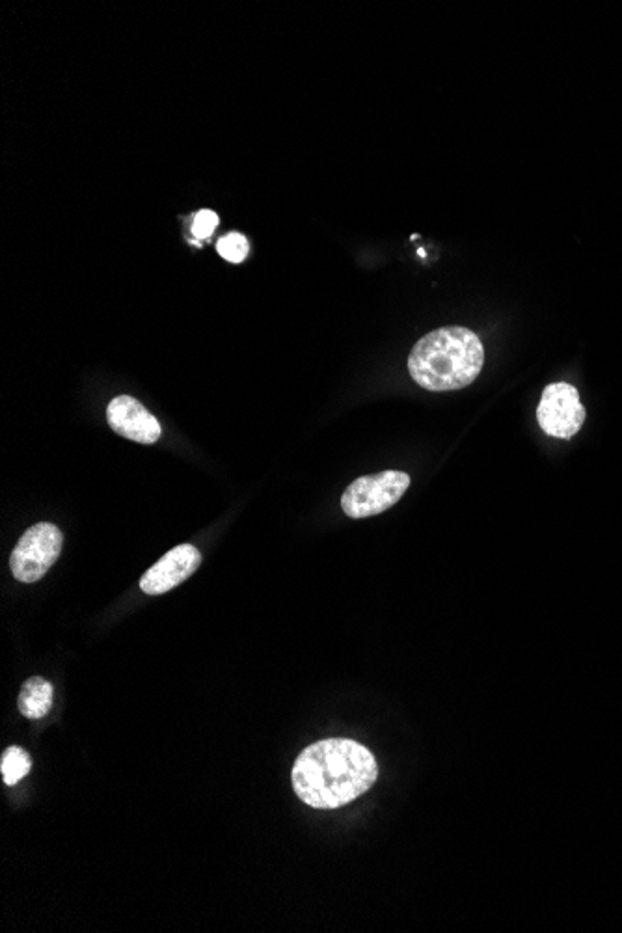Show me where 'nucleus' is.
Instances as JSON below:
<instances>
[{
	"label": "nucleus",
	"instance_id": "f03ea898",
	"mask_svg": "<svg viewBox=\"0 0 622 933\" xmlns=\"http://www.w3.org/2000/svg\"><path fill=\"white\" fill-rule=\"evenodd\" d=\"M485 366V349L472 330L446 326L429 332L408 356V373L429 392H453L470 386Z\"/></svg>",
	"mask_w": 622,
	"mask_h": 933
},
{
	"label": "nucleus",
	"instance_id": "7ed1b4c3",
	"mask_svg": "<svg viewBox=\"0 0 622 933\" xmlns=\"http://www.w3.org/2000/svg\"><path fill=\"white\" fill-rule=\"evenodd\" d=\"M410 475L399 470L364 475L352 481L341 496V509L351 518H367L384 513L405 496Z\"/></svg>",
	"mask_w": 622,
	"mask_h": 933
},
{
	"label": "nucleus",
	"instance_id": "1a4fd4ad",
	"mask_svg": "<svg viewBox=\"0 0 622 933\" xmlns=\"http://www.w3.org/2000/svg\"><path fill=\"white\" fill-rule=\"evenodd\" d=\"M30 768H32V762H30V757H28V753L25 749H21V747H8V749L2 753V758H0V771H2V779H4L6 785H17L23 777H27L28 773H30Z\"/></svg>",
	"mask_w": 622,
	"mask_h": 933
},
{
	"label": "nucleus",
	"instance_id": "9d476101",
	"mask_svg": "<svg viewBox=\"0 0 622 933\" xmlns=\"http://www.w3.org/2000/svg\"><path fill=\"white\" fill-rule=\"evenodd\" d=\"M217 250L220 256L224 257L230 263H241L244 257L250 252V244L246 237L241 233H228L217 243Z\"/></svg>",
	"mask_w": 622,
	"mask_h": 933
},
{
	"label": "nucleus",
	"instance_id": "423d86ee",
	"mask_svg": "<svg viewBox=\"0 0 622 933\" xmlns=\"http://www.w3.org/2000/svg\"><path fill=\"white\" fill-rule=\"evenodd\" d=\"M202 565V554L192 544H179L161 557L140 580V589L146 595H164L177 585L189 580Z\"/></svg>",
	"mask_w": 622,
	"mask_h": 933
},
{
	"label": "nucleus",
	"instance_id": "20e7f679",
	"mask_svg": "<svg viewBox=\"0 0 622 933\" xmlns=\"http://www.w3.org/2000/svg\"><path fill=\"white\" fill-rule=\"evenodd\" d=\"M64 535L55 524L41 522L28 528L17 542L10 568L17 582L36 583L55 565L62 552Z\"/></svg>",
	"mask_w": 622,
	"mask_h": 933
},
{
	"label": "nucleus",
	"instance_id": "6e6552de",
	"mask_svg": "<svg viewBox=\"0 0 622 933\" xmlns=\"http://www.w3.org/2000/svg\"><path fill=\"white\" fill-rule=\"evenodd\" d=\"M53 701H55L53 684L47 678L32 677L21 686L17 706H19V712L27 719H41L51 712Z\"/></svg>",
	"mask_w": 622,
	"mask_h": 933
},
{
	"label": "nucleus",
	"instance_id": "9b49d317",
	"mask_svg": "<svg viewBox=\"0 0 622 933\" xmlns=\"http://www.w3.org/2000/svg\"><path fill=\"white\" fill-rule=\"evenodd\" d=\"M217 226V213H213V211H209V209H203V211H200V213L196 215V218H194L192 235H194L196 239H209Z\"/></svg>",
	"mask_w": 622,
	"mask_h": 933
},
{
	"label": "nucleus",
	"instance_id": "39448f33",
	"mask_svg": "<svg viewBox=\"0 0 622 933\" xmlns=\"http://www.w3.org/2000/svg\"><path fill=\"white\" fill-rule=\"evenodd\" d=\"M537 420L542 431L554 438H572L583 427L585 408L580 393L567 382H555L544 388Z\"/></svg>",
	"mask_w": 622,
	"mask_h": 933
},
{
	"label": "nucleus",
	"instance_id": "f257e3e1",
	"mask_svg": "<svg viewBox=\"0 0 622 933\" xmlns=\"http://www.w3.org/2000/svg\"><path fill=\"white\" fill-rule=\"evenodd\" d=\"M379 779L375 755L349 738H328L306 747L291 771L300 801L332 811L364 796Z\"/></svg>",
	"mask_w": 622,
	"mask_h": 933
},
{
	"label": "nucleus",
	"instance_id": "0eeeda50",
	"mask_svg": "<svg viewBox=\"0 0 622 933\" xmlns=\"http://www.w3.org/2000/svg\"><path fill=\"white\" fill-rule=\"evenodd\" d=\"M107 421L114 433L144 446L159 442V438L163 436V427L159 420L131 395H120L110 401Z\"/></svg>",
	"mask_w": 622,
	"mask_h": 933
}]
</instances>
